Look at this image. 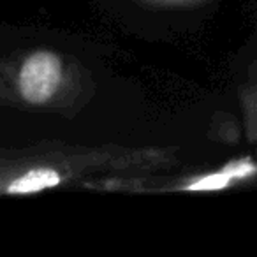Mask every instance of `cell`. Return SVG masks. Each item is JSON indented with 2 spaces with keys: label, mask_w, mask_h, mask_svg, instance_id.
Segmentation results:
<instances>
[{
  "label": "cell",
  "mask_w": 257,
  "mask_h": 257,
  "mask_svg": "<svg viewBox=\"0 0 257 257\" xmlns=\"http://www.w3.org/2000/svg\"><path fill=\"white\" fill-rule=\"evenodd\" d=\"M60 81V60L53 53L41 51L25 62L20 76V88L29 102H46Z\"/></svg>",
  "instance_id": "1"
},
{
  "label": "cell",
  "mask_w": 257,
  "mask_h": 257,
  "mask_svg": "<svg viewBox=\"0 0 257 257\" xmlns=\"http://www.w3.org/2000/svg\"><path fill=\"white\" fill-rule=\"evenodd\" d=\"M58 182H60V178L53 169H34V171L23 175L22 178H18L16 182H13L11 187H9V192L32 194L58 185Z\"/></svg>",
  "instance_id": "2"
}]
</instances>
